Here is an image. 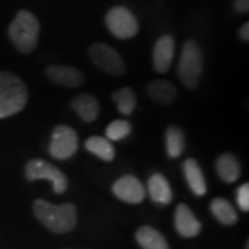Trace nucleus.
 Returning <instances> with one entry per match:
<instances>
[{
	"instance_id": "nucleus-19",
	"label": "nucleus",
	"mask_w": 249,
	"mask_h": 249,
	"mask_svg": "<svg viewBox=\"0 0 249 249\" xmlns=\"http://www.w3.org/2000/svg\"><path fill=\"white\" fill-rule=\"evenodd\" d=\"M210 210L213 216L224 225H233L238 222V213L234 207L225 198H213L210 203Z\"/></svg>"
},
{
	"instance_id": "nucleus-8",
	"label": "nucleus",
	"mask_w": 249,
	"mask_h": 249,
	"mask_svg": "<svg viewBox=\"0 0 249 249\" xmlns=\"http://www.w3.org/2000/svg\"><path fill=\"white\" fill-rule=\"evenodd\" d=\"M89 57L99 70L111 75H123L126 71L124 59L110 45L97 43L89 48Z\"/></svg>"
},
{
	"instance_id": "nucleus-26",
	"label": "nucleus",
	"mask_w": 249,
	"mask_h": 249,
	"mask_svg": "<svg viewBox=\"0 0 249 249\" xmlns=\"http://www.w3.org/2000/svg\"><path fill=\"white\" fill-rule=\"evenodd\" d=\"M239 35H240V38L242 40H246V42H248V39H249V23L248 22H246L244 26L240 28Z\"/></svg>"
},
{
	"instance_id": "nucleus-18",
	"label": "nucleus",
	"mask_w": 249,
	"mask_h": 249,
	"mask_svg": "<svg viewBox=\"0 0 249 249\" xmlns=\"http://www.w3.org/2000/svg\"><path fill=\"white\" fill-rule=\"evenodd\" d=\"M135 236L143 249H170L164 236L151 226L140 227Z\"/></svg>"
},
{
	"instance_id": "nucleus-12",
	"label": "nucleus",
	"mask_w": 249,
	"mask_h": 249,
	"mask_svg": "<svg viewBox=\"0 0 249 249\" xmlns=\"http://www.w3.org/2000/svg\"><path fill=\"white\" fill-rule=\"evenodd\" d=\"M174 225L177 231L183 238H193L201 231V223L186 204L180 203L174 214Z\"/></svg>"
},
{
	"instance_id": "nucleus-24",
	"label": "nucleus",
	"mask_w": 249,
	"mask_h": 249,
	"mask_svg": "<svg viewBox=\"0 0 249 249\" xmlns=\"http://www.w3.org/2000/svg\"><path fill=\"white\" fill-rule=\"evenodd\" d=\"M236 203L242 211L249 210V185L244 183L236 191Z\"/></svg>"
},
{
	"instance_id": "nucleus-22",
	"label": "nucleus",
	"mask_w": 249,
	"mask_h": 249,
	"mask_svg": "<svg viewBox=\"0 0 249 249\" xmlns=\"http://www.w3.org/2000/svg\"><path fill=\"white\" fill-rule=\"evenodd\" d=\"M112 99L117 104L118 110L124 116L132 114V112L136 107V103H138L135 92L130 88H123L116 92H113Z\"/></svg>"
},
{
	"instance_id": "nucleus-16",
	"label": "nucleus",
	"mask_w": 249,
	"mask_h": 249,
	"mask_svg": "<svg viewBox=\"0 0 249 249\" xmlns=\"http://www.w3.org/2000/svg\"><path fill=\"white\" fill-rule=\"evenodd\" d=\"M216 171L220 179L225 182H235L240 178L241 166L235 156L232 154H224L216 160Z\"/></svg>"
},
{
	"instance_id": "nucleus-17",
	"label": "nucleus",
	"mask_w": 249,
	"mask_h": 249,
	"mask_svg": "<svg viewBox=\"0 0 249 249\" xmlns=\"http://www.w3.org/2000/svg\"><path fill=\"white\" fill-rule=\"evenodd\" d=\"M148 191L152 201L161 204H169L173 195L167 180L161 174H154L148 181Z\"/></svg>"
},
{
	"instance_id": "nucleus-21",
	"label": "nucleus",
	"mask_w": 249,
	"mask_h": 249,
	"mask_svg": "<svg viewBox=\"0 0 249 249\" xmlns=\"http://www.w3.org/2000/svg\"><path fill=\"white\" fill-rule=\"evenodd\" d=\"M165 144L167 155L171 158L180 157L185 150V135L181 128L177 126H170L165 134Z\"/></svg>"
},
{
	"instance_id": "nucleus-23",
	"label": "nucleus",
	"mask_w": 249,
	"mask_h": 249,
	"mask_svg": "<svg viewBox=\"0 0 249 249\" xmlns=\"http://www.w3.org/2000/svg\"><path fill=\"white\" fill-rule=\"evenodd\" d=\"M132 132V124L126 120H114L105 129V135L111 141H120Z\"/></svg>"
},
{
	"instance_id": "nucleus-14",
	"label": "nucleus",
	"mask_w": 249,
	"mask_h": 249,
	"mask_svg": "<svg viewBox=\"0 0 249 249\" xmlns=\"http://www.w3.org/2000/svg\"><path fill=\"white\" fill-rule=\"evenodd\" d=\"M183 174H185L187 183L195 195L203 196L207 193V182H205L203 172L195 160L188 158L185 160Z\"/></svg>"
},
{
	"instance_id": "nucleus-15",
	"label": "nucleus",
	"mask_w": 249,
	"mask_h": 249,
	"mask_svg": "<svg viewBox=\"0 0 249 249\" xmlns=\"http://www.w3.org/2000/svg\"><path fill=\"white\" fill-rule=\"evenodd\" d=\"M147 93L152 101L161 105H169L177 98V88L174 85L165 80H155L148 83Z\"/></svg>"
},
{
	"instance_id": "nucleus-4",
	"label": "nucleus",
	"mask_w": 249,
	"mask_h": 249,
	"mask_svg": "<svg viewBox=\"0 0 249 249\" xmlns=\"http://www.w3.org/2000/svg\"><path fill=\"white\" fill-rule=\"evenodd\" d=\"M203 73V55L201 48L194 40H188L183 45L178 64V77L188 89L197 87Z\"/></svg>"
},
{
	"instance_id": "nucleus-1",
	"label": "nucleus",
	"mask_w": 249,
	"mask_h": 249,
	"mask_svg": "<svg viewBox=\"0 0 249 249\" xmlns=\"http://www.w3.org/2000/svg\"><path fill=\"white\" fill-rule=\"evenodd\" d=\"M34 213L46 229L58 234L71 232L77 223L76 208L71 203L55 205L44 200H36Z\"/></svg>"
},
{
	"instance_id": "nucleus-9",
	"label": "nucleus",
	"mask_w": 249,
	"mask_h": 249,
	"mask_svg": "<svg viewBox=\"0 0 249 249\" xmlns=\"http://www.w3.org/2000/svg\"><path fill=\"white\" fill-rule=\"evenodd\" d=\"M113 193L118 198L126 203L138 204L144 200L145 188L138 178L127 174L113 183Z\"/></svg>"
},
{
	"instance_id": "nucleus-25",
	"label": "nucleus",
	"mask_w": 249,
	"mask_h": 249,
	"mask_svg": "<svg viewBox=\"0 0 249 249\" xmlns=\"http://www.w3.org/2000/svg\"><path fill=\"white\" fill-rule=\"evenodd\" d=\"M234 8L239 13H246L249 11V0H235Z\"/></svg>"
},
{
	"instance_id": "nucleus-10",
	"label": "nucleus",
	"mask_w": 249,
	"mask_h": 249,
	"mask_svg": "<svg viewBox=\"0 0 249 249\" xmlns=\"http://www.w3.org/2000/svg\"><path fill=\"white\" fill-rule=\"evenodd\" d=\"M45 74L51 82L66 87V88H76V87L82 86L85 82L82 71L71 66L51 65L46 68Z\"/></svg>"
},
{
	"instance_id": "nucleus-13",
	"label": "nucleus",
	"mask_w": 249,
	"mask_h": 249,
	"mask_svg": "<svg viewBox=\"0 0 249 249\" xmlns=\"http://www.w3.org/2000/svg\"><path fill=\"white\" fill-rule=\"evenodd\" d=\"M71 107L85 123H92L99 116V103L91 93H81L71 101Z\"/></svg>"
},
{
	"instance_id": "nucleus-3",
	"label": "nucleus",
	"mask_w": 249,
	"mask_h": 249,
	"mask_svg": "<svg viewBox=\"0 0 249 249\" xmlns=\"http://www.w3.org/2000/svg\"><path fill=\"white\" fill-rule=\"evenodd\" d=\"M8 35L21 53L28 54L36 49L39 36V22L29 11L22 9L9 24Z\"/></svg>"
},
{
	"instance_id": "nucleus-6",
	"label": "nucleus",
	"mask_w": 249,
	"mask_h": 249,
	"mask_svg": "<svg viewBox=\"0 0 249 249\" xmlns=\"http://www.w3.org/2000/svg\"><path fill=\"white\" fill-rule=\"evenodd\" d=\"M107 27L117 38H132L138 34L139 22L134 14L124 6L111 8L105 18Z\"/></svg>"
},
{
	"instance_id": "nucleus-5",
	"label": "nucleus",
	"mask_w": 249,
	"mask_h": 249,
	"mask_svg": "<svg viewBox=\"0 0 249 249\" xmlns=\"http://www.w3.org/2000/svg\"><path fill=\"white\" fill-rule=\"evenodd\" d=\"M26 177L30 181L38 179L50 180L53 185L55 194H62L67 191V177L57 166L44 160L36 158V160H30L26 166Z\"/></svg>"
},
{
	"instance_id": "nucleus-11",
	"label": "nucleus",
	"mask_w": 249,
	"mask_h": 249,
	"mask_svg": "<svg viewBox=\"0 0 249 249\" xmlns=\"http://www.w3.org/2000/svg\"><path fill=\"white\" fill-rule=\"evenodd\" d=\"M176 43L172 36L164 35L158 38L152 51V62L154 68L158 73H166L173 61Z\"/></svg>"
},
{
	"instance_id": "nucleus-20",
	"label": "nucleus",
	"mask_w": 249,
	"mask_h": 249,
	"mask_svg": "<svg viewBox=\"0 0 249 249\" xmlns=\"http://www.w3.org/2000/svg\"><path fill=\"white\" fill-rule=\"evenodd\" d=\"M85 147L89 152L101 158L103 160L111 161L116 157V150L110 140L102 136H91L87 140Z\"/></svg>"
},
{
	"instance_id": "nucleus-7",
	"label": "nucleus",
	"mask_w": 249,
	"mask_h": 249,
	"mask_svg": "<svg viewBox=\"0 0 249 249\" xmlns=\"http://www.w3.org/2000/svg\"><path fill=\"white\" fill-rule=\"evenodd\" d=\"M79 148L77 134L71 127L59 124L53 129L49 152L55 160H65L71 158Z\"/></svg>"
},
{
	"instance_id": "nucleus-2",
	"label": "nucleus",
	"mask_w": 249,
	"mask_h": 249,
	"mask_svg": "<svg viewBox=\"0 0 249 249\" xmlns=\"http://www.w3.org/2000/svg\"><path fill=\"white\" fill-rule=\"evenodd\" d=\"M28 102V89L22 80L11 71H0V119L23 110Z\"/></svg>"
}]
</instances>
